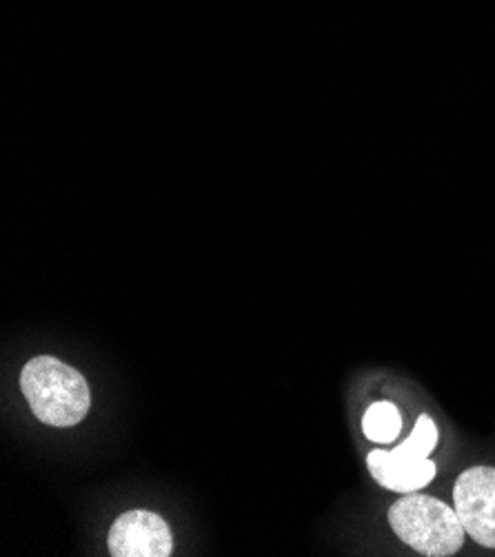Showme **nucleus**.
<instances>
[{
  "mask_svg": "<svg viewBox=\"0 0 495 557\" xmlns=\"http://www.w3.org/2000/svg\"><path fill=\"white\" fill-rule=\"evenodd\" d=\"M21 388L34 416L49 426H76L91 407L85 375L51 356H38L25 364Z\"/></svg>",
  "mask_w": 495,
  "mask_h": 557,
  "instance_id": "1",
  "label": "nucleus"
},
{
  "mask_svg": "<svg viewBox=\"0 0 495 557\" xmlns=\"http://www.w3.org/2000/svg\"><path fill=\"white\" fill-rule=\"evenodd\" d=\"M389 524L405 544L431 557L458 553L467 537L456 509L418 493L398 499L389 509Z\"/></svg>",
  "mask_w": 495,
  "mask_h": 557,
  "instance_id": "2",
  "label": "nucleus"
},
{
  "mask_svg": "<svg viewBox=\"0 0 495 557\" xmlns=\"http://www.w3.org/2000/svg\"><path fill=\"white\" fill-rule=\"evenodd\" d=\"M437 444V426L429 416H420L411 435L394 451L373 449L367 467L375 482L396 493H416L435 478V465L429 460Z\"/></svg>",
  "mask_w": 495,
  "mask_h": 557,
  "instance_id": "3",
  "label": "nucleus"
},
{
  "mask_svg": "<svg viewBox=\"0 0 495 557\" xmlns=\"http://www.w3.org/2000/svg\"><path fill=\"white\" fill-rule=\"evenodd\" d=\"M454 509L467 531L484 548H495V469L471 467L454 486Z\"/></svg>",
  "mask_w": 495,
  "mask_h": 557,
  "instance_id": "4",
  "label": "nucleus"
},
{
  "mask_svg": "<svg viewBox=\"0 0 495 557\" xmlns=\"http://www.w3.org/2000/svg\"><path fill=\"white\" fill-rule=\"evenodd\" d=\"M107 546L114 557H168L174 548V535L160 516L129 511L109 529Z\"/></svg>",
  "mask_w": 495,
  "mask_h": 557,
  "instance_id": "5",
  "label": "nucleus"
},
{
  "mask_svg": "<svg viewBox=\"0 0 495 557\" xmlns=\"http://www.w3.org/2000/svg\"><path fill=\"white\" fill-rule=\"evenodd\" d=\"M364 435L375 444H392L403 431V416L394 403H373L362 418Z\"/></svg>",
  "mask_w": 495,
  "mask_h": 557,
  "instance_id": "6",
  "label": "nucleus"
}]
</instances>
